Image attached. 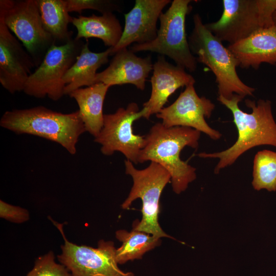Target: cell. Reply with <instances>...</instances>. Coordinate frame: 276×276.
<instances>
[{"label":"cell","mask_w":276,"mask_h":276,"mask_svg":"<svg viewBox=\"0 0 276 276\" xmlns=\"http://www.w3.org/2000/svg\"><path fill=\"white\" fill-rule=\"evenodd\" d=\"M42 22L46 31L61 45L72 39L68 29L72 17L69 15L65 0H37Z\"/></svg>","instance_id":"21"},{"label":"cell","mask_w":276,"mask_h":276,"mask_svg":"<svg viewBox=\"0 0 276 276\" xmlns=\"http://www.w3.org/2000/svg\"><path fill=\"white\" fill-rule=\"evenodd\" d=\"M71 23L77 30V40L84 38H97L101 39L105 46L114 47L119 42L123 33L119 19L113 13L97 16L79 15L72 17Z\"/></svg>","instance_id":"20"},{"label":"cell","mask_w":276,"mask_h":276,"mask_svg":"<svg viewBox=\"0 0 276 276\" xmlns=\"http://www.w3.org/2000/svg\"><path fill=\"white\" fill-rule=\"evenodd\" d=\"M116 237L122 242V245L116 250V260L120 264L141 259L145 253L161 243L159 238L134 229L129 232L124 229L118 230Z\"/></svg>","instance_id":"22"},{"label":"cell","mask_w":276,"mask_h":276,"mask_svg":"<svg viewBox=\"0 0 276 276\" xmlns=\"http://www.w3.org/2000/svg\"><path fill=\"white\" fill-rule=\"evenodd\" d=\"M215 104L204 96L199 97L195 89L194 84L187 86L177 99L170 105L164 107L156 114L162 120L166 127H187L197 130L217 140L221 134L212 128L206 123L205 118L211 116Z\"/></svg>","instance_id":"12"},{"label":"cell","mask_w":276,"mask_h":276,"mask_svg":"<svg viewBox=\"0 0 276 276\" xmlns=\"http://www.w3.org/2000/svg\"><path fill=\"white\" fill-rule=\"evenodd\" d=\"M68 12L81 13L86 9L94 10L104 14L120 12L121 7L116 1L112 0H65Z\"/></svg>","instance_id":"25"},{"label":"cell","mask_w":276,"mask_h":276,"mask_svg":"<svg viewBox=\"0 0 276 276\" xmlns=\"http://www.w3.org/2000/svg\"><path fill=\"white\" fill-rule=\"evenodd\" d=\"M111 51V47L102 52H93L89 50V42L86 39L76 61L63 77V81L65 85L64 95H69L82 86L96 84L97 71L108 62Z\"/></svg>","instance_id":"18"},{"label":"cell","mask_w":276,"mask_h":276,"mask_svg":"<svg viewBox=\"0 0 276 276\" xmlns=\"http://www.w3.org/2000/svg\"><path fill=\"white\" fill-rule=\"evenodd\" d=\"M109 87L103 83H97L77 89L68 95L77 103L86 131L94 137L99 135L103 126V106Z\"/></svg>","instance_id":"19"},{"label":"cell","mask_w":276,"mask_h":276,"mask_svg":"<svg viewBox=\"0 0 276 276\" xmlns=\"http://www.w3.org/2000/svg\"><path fill=\"white\" fill-rule=\"evenodd\" d=\"M252 185L257 191H276V152L258 151L255 156Z\"/></svg>","instance_id":"23"},{"label":"cell","mask_w":276,"mask_h":276,"mask_svg":"<svg viewBox=\"0 0 276 276\" xmlns=\"http://www.w3.org/2000/svg\"><path fill=\"white\" fill-rule=\"evenodd\" d=\"M152 70L151 95L143 104V108L146 110L144 118L147 119L159 113L169 97L177 89L195 83L194 77L186 69L169 63L163 55L158 56Z\"/></svg>","instance_id":"15"},{"label":"cell","mask_w":276,"mask_h":276,"mask_svg":"<svg viewBox=\"0 0 276 276\" xmlns=\"http://www.w3.org/2000/svg\"><path fill=\"white\" fill-rule=\"evenodd\" d=\"M51 220L64 240L61 246L62 252L57 256L58 261L72 276H134L133 273L125 272L119 268L112 241L101 240L97 248L78 245L66 238L62 224Z\"/></svg>","instance_id":"10"},{"label":"cell","mask_w":276,"mask_h":276,"mask_svg":"<svg viewBox=\"0 0 276 276\" xmlns=\"http://www.w3.org/2000/svg\"><path fill=\"white\" fill-rule=\"evenodd\" d=\"M222 3L219 19L205 24L222 42L233 44L260 29L274 26L276 0H223Z\"/></svg>","instance_id":"7"},{"label":"cell","mask_w":276,"mask_h":276,"mask_svg":"<svg viewBox=\"0 0 276 276\" xmlns=\"http://www.w3.org/2000/svg\"><path fill=\"white\" fill-rule=\"evenodd\" d=\"M191 0H173L171 5L159 17L157 36L152 41L134 43L130 50L134 52L150 51L166 56L176 65L190 72L197 67L196 56L191 52L186 32V19L191 11Z\"/></svg>","instance_id":"6"},{"label":"cell","mask_w":276,"mask_h":276,"mask_svg":"<svg viewBox=\"0 0 276 276\" xmlns=\"http://www.w3.org/2000/svg\"><path fill=\"white\" fill-rule=\"evenodd\" d=\"M0 217L8 221L21 223L29 219V213L25 209L0 200Z\"/></svg>","instance_id":"26"},{"label":"cell","mask_w":276,"mask_h":276,"mask_svg":"<svg viewBox=\"0 0 276 276\" xmlns=\"http://www.w3.org/2000/svg\"><path fill=\"white\" fill-rule=\"evenodd\" d=\"M153 65L150 56L140 57L130 49L124 48L113 55L106 69L97 74L96 82L109 87L130 84L142 90Z\"/></svg>","instance_id":"16"},{"label":"cell","mask_w":276,"mask_h":276,"mask_svg":"<svg viewBox=\"0 0 276 276\" xmlns=\"http://www.w3.org/2000/svg\"><path fill=\"white\" fill-rule=\"evenodd\" d=\"M273 22H274V26L276 27V11L273 14Z\"/></svg>","instance_id":"27"},{"label":"cell","mask_w":276,"mask_h":276,"mask_svg":"<svg viewBox=\"0 0 276 276\" xmlns=\"http://www.w3.org/2000/svg\"><path fill=\"white\" fill-rule=\"evenodd\" d=\"M125 173L131 176L133 185L129 194L123 202V209H128L132 202L140 198L142 202L141 221H135L133 229L150 234L153 236L175 239L167 235L158 222L159 200L165 186L171 182L168 171L160 165L151 162L144 169H137L131 162L125 161Z\"/></svg>","instance_id":"5"},{"label":"cell","mask_w":276,"mask_h":276,"mask_svg":"<svg viewBox=\"0 0 276 276\" xmlns=\"http://www.w3.org/2000/svg\"><path fill=\"white\" fill-rule=\"evenodd\" d=\"M200 135L192 128H168L157 123L145 136L138 163L150 161L163 166L170 174L173 191L179 194L196 178V169L180 158V152L186 146L196 149Z\"/></svg>","instance_id":"2"},{"label":"cell","mask_w":276,"mask_h":276,"mask_svg":"<svg viewBox=\"0 0 276 276\" xmlns=\"http://www.w3.org/2000/svg\"><path fill=\"white\" fill-rule=\"evenodd\" d=\"M0 15L37 67L56 42L44 28L37 0H1Z\"/></svg>","instance_id":"8"},{"label":"cell","mask_w":276,"mask_h":276,"mask_svg":"<svg viewBox=\"0 0 276 276\" xmlns=\"http://www.w3.org/2000/svg\"><path fill=\"white\" fill-rule=\"evenodd\" d=\"M36 67L18 39L12 34L0 15V83L10 94L23 91Z\"/></svg>","instance_id":"13"},{"label":"cell","mask_w":276,"mask_h":276,"mask_svg":"<svg viewBox=\"0 0 276 276\" xmlns=\"http://www.w3.org/2000/svg\"><path fill=\"white\" fill-rule=\"evenodd\" d=\"M193 29L188 37L190 50L197 61L213 73L218 96L229 99L237 94L244 98L252 96L255 89L244 83L236 70L238 62L227 47L205 27L199 14L193 16Z\"/></svg>","instance_id":"4"},{"label":"cell","mask_w":276,"mask_h":276,"mask_svg":"<svg viewBox=\"0 0 276 276\" xmlns=\"http://www.w3.org/2000/svg\"><path fill=\"white\" fill-rule=\"evenodd\" d=\"M146 110H140L134 102L126 108L121 107L113 113L104 116V123L95 142L101 145V151L105 155H110L116 151L121 152L127 160L138 164V159L145 143V136L135 134L133 124L144 118Z\"/></svg>","instance_id":"11"},{"label":"cell","mask_w":276,"mask_h":276,"mask_svg":"<svg viewBox=\"0 0 276 276\" xmlns=\"http://www.w3.org/2000/svg\"><path fill=\"white\" fill-rule=\"evenodd\" d=\"M26 276H72L70 271L62 264L55 262L52 251L39 257L33 268Z\"/></svg>","instance_id":"24"},{"label":"cell","mask_w":276,"mask_h":276,"mask_svg":"<svg viewBox=\"0 0 276 276\" xmlns=\"http://www.w3.org/2000/svg\"><path fill=\"white\" fill-rule=\"evenodd\" d=\"M170 0H136L133 8L124 14L125 26L118 44L111 47L110 56L131 44H142L153 40L157 36V23L164 8Z\"/></svg>","instance_id":"14"},{"label":"cell","mask_w":276,"mask_h":276,"mask_svg":"<svg viewBox=\"0 0 276 276\" xmlns=\"http://www.w3.org/2000/svg\"><path fill=\"white\" fill-rule=\"evenodd\" d=\"M238 66L257 70L263 63L276 64V27L260 29L227 47Z\"/></svg>","instance_id":"17"},{"label":"cell","mask_w":276,"mask_h":276,"mask_svg":"<svg viewBox=\"0 0 276 276\" xmlns=\"http://www.w3.org/2000/svg\"><path fill=\"white\" fill-rule=\"evenodd\" d=\"M0 125L17 134H29L58 143L70 154L76 153L79 136L86 131L79 110L70 113L42 106L6 111Z\"/></svg>","instance_id":"3"},{"label":"cell","mask_w":276,"mask_h":276,"mask_svg":"<svg viewBox=\"0 0 276 276\" xmlns=\"http://www.w3.org/2000/svg\"><path fill=\"white\" fill-rule=\"evenodd\" d=\"M244 98L234 94L227 99L218 96L217 100L228 108L233 116V122L238 131L236 142L228 149L220 152L200 153L201 158H218L214 173L234 164L242 154L252 148L270 145L276 147V123L272 113L271 102L268 100L259 99L257 101L246 99V106L251 112L247 113L239 107V103Z\"/></svg>","instance_id":"1"},{"label":"cell","mask_w":276,"mask_h":276,"mask_svg":"<svg viewBox=\"0 0 276 276\" xmlns=\"http://www.w3.org/2000/svg\"><path fill=\"white\" fill-rule=\"evenodd\" d=\"M84 43L82 39L73 38L64 44L53 45L29 76L23 91L37 98L47 96L53 101L59 100L64 95L63 77L76 61Z\"/></svg>","instance_id":"9"}]
</instances>
